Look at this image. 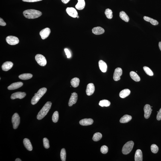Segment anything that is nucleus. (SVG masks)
<instances>
[{
  "instance_id": "1",
  "label": "nucleus",
  "mask_w": 161,
  "mask_h": 161,
  "mask_svg": "<svg viewBox=\"0 0 161 161\" xmlns=\"http://www.w3.org/2000/svg\"><path fill=\"white\" fill-rule=\"evenodd\" d=\"M23 14L25 18L28 19H34L42 15V12L34 9H28L25 10Z\"/></svg>"
},
{
  "instance_id": "2",
  "label": "nucleus",
  "mask_w": 161,
  "mask_h": 161,
  "mask_svg": "<svg viewBox=\"0 0 161 161\" xmlns=\"http://www.w3.org/2000/svg\"><path fill=\"white\" fill-rule=\"evenodd\" d=\"M51 105L52 103L51 102H47L38 113L37 116V119L39 120L43 119L49 111Z\"/></svg>"
},
{
  "instance_id": "3",
  "label": "nucleus",
  "mask_w": 161,
  "mask_h": 161,
  "mask_svg": "<svg viewBox=\"0 0 161 161\" xmlns=\"http://www.w3.org/2000/svg\"><path fill=\"white\" fill-rule=\"evenodd\" d=\"M47 91V89L45 87L39 89L37 93L35 94L34 96L32 99L31 104L33 105L36 104L46 93Z\"/></svg>"
},
{
  "instance_id": "4",
  "label": "nucleus",
  "mask_w": 161,
  "mask_h": 161,
  "mask_svg": "<svg viewBox=\"0 0 161 161\" xmlns=\"http://www.w3.org/2000/svg\"><path fill=\"white\" fill-rule=\"evenodd\" d=\"M134 143L132 141H129L124 145L122 149V153L124 155H127L130 153L133 148Z\"/></svg>"
},
{
  "instance_id": "5",
  "label": "nucleus",
  "mask_w": 161,
  "mask_h": 161,
  "mask_svg": "<svg viewBox=\"0 0 161 161\" xmlns=\"http://www.w3.org/2000/svg\"><path fill=\"white\" fill-rule=\"evenodd\" d=\"M35 59L38 64L42 66H44L47 64V60L44 56L40 54H37L35 56Z\"/></svg>"
},
{
  "instance_id": "6",
  "label": "nucleus",
  "mask_w": 161,
  "mask_h": 161,
  "mask_svg": "<svg viewBox=\"0 0 161 161\" xmlns=\"http://www.w3.org/2000/svg\"><path fill=\"white\" fill-rule=\"evenodd\" d=\"M12 122L13 129L17 128L20 122V118L17 113H15L13 115L12 118Z\"/></svg>"
},
{
  "instance_id": "7",
  "label": "nucleus",
  "mask_w": 161,
  "mask_h": 161,
  "mask_svg": "<svg viewBox=\"0 0 161 161\" xmlns=\"http://www.w3.org/2000/svg\"><path fill=\"white\" fill-rule=\"evenodd\" d=\"M6 41L8 44L15 45L19 43V40L17 37L13 36H8L6 38Z\"/></svg>"
},
{
  "instance_id": "8",
  "label": "nucleus",
  "mask_w": 161,
  "mask_h": 161,
  "mask_svg": "<svg viewBox=\"0 0 161 161\" xmlns=\"http://www.w3.org/2000/svg\"><path fill=\"white\" fill-rule=\"evenodd\" d=\"M122 74V69L121 68H118L115 69L114 72L113 78L115 81L120 80V77Z\"/></svg>"
},
{
  "instance_id": "9",
  "label": "nucleus",
  "mask_w": 161,
  "mask_h": 161,
  "mask_svg": "<svg viewBox=\"0 0 161 161\" xmlns=\"http://www.w3.org/2000/svg\"><path fill=\"white\" fill-rule=\"evenodd\" d=\"M51 31L49 28H47L42 30L39 33V35L42 39L47 38L49 36Z\"/></svg>"
},
{
  "instance_id": "10",
  "label": "nucleus",
  "mask_w": 161,
  "mask_h": 161,
  "mask_svg": "<svg viewBox=\"0 0 161 161\" xmlns=\"http://www.w3.org/2000/svg\"><path fill=\"white\" fill-rule=\"evenodd\" d=\"M67 13L70 16L73 18L77 17L78 13L74 7H67L66 9Z\"/></svg>"
},
{
  "instance_id": "11",
  "label": "nucleus",
  "mask_w": 161,
  "mask_h": 161,
  "mask_svg": "<svg viewBox=\"0 0 161 161\" xmlns=\"http://www.w3.org/2000/svg\"><path fill=\"white\" fill-rule=\"evenodd\" d=\"M77 99H78V95L75 92L71 94V95L69 99L68 105L70 107H71L74 104L77 103Z\"/></svg>"
},
{
  "instance_id": "12",
  "label": "nucleus",
  "mask_w": 161,
  "mask_h": 161,
  "mask_svg": "<svg viewBox=\"0 0 161 161\" xmlns=\"http://www.w3.org/2000/svg\"><path fill=\"white\" fill-rule=\"evenodd\" d=\"M26 95V93L25 92H15L12 94L10 98L12 99H15L16 98L22 99L25 97Z\"/></svg>"
},
{
  "instance_id": "13",
  "label": "nucleus",
  "mask_w": 161,
  "mask_h": 161,
  "mask_svg": "<svg viewBox=\"0 0 161 161\" xmlns=\"http://www.w3.org/2000/svg\"><path fill=\"white\" fill-rule=\"evenodd\" d=\"M144 111L145 112L144 116L146 119H148L150 117L152 111L151 106L150 105L146 104L144 107Z\"/></svg>"
},
{
  "instance_id": "14",
  "label": "nucleus",
  "mask_w": 161,
  "mask_h": 161,
  "mask_svg": "<svg viewBox=\"0 0 161 161\" xmlns=\"http://www.w3.org/2000/svg\"><path fill=\"white\" fill-rule=\"evenodd\" d=\"M95 90V87L93 83H89L87 85L86 90V94L87 95L90 96L94 93Z\"/></svg>"
},
{
  "instance_id": "15",
  "label": "nucleus",
  "mask_w": 161,
  "mask_h": 161,
  "mask_svg": "<svg viewBox=\"0 0 161 161\" xmlns=\"http://www.w3.org/2000/svg\"><path fill=\"white\" fill-rule=\"evenodd\" d=\"M23 85V83L21 82H18L12 83L11 85L7 87V89L9 90H14L22 86Z\"/></svg>"
},
{
  "instance_id": "16",
  "label": "nucleus",
  "mask_w": 161,
  "mask_h": 161,
  "mask_svg": "<svg viewBox=\"0 0 161 161\" xmlns=\"http://www.w3.org/2000/svg\"><path fill=\"white\" fill-rule=\"evenodd\" d=\"M13 66V64L11 62H6L3 64L1 66L3 71H7L11 69Z\"/></svg>"
},
{
  "instance_id": "17",
  "label": "nucleus",
  "mask_w": 161,
  "mask_h": 161,
  "mask_svg": "<svg viewBox=\"0 0 161 161\" xmlns=\"http://www.w3.org/2000/svg\"><path fill=\"white\" fill-rule=\"evenodd\" d=\"M93 122V120L91 118H85L80 121V124L81 125L86 126L91 125Z\"/></svg>"
},
{
  "instance_id": "18",
  "label": "nucleus",
  "mask_w": 161,
  "mask_h": 161,
  "mask_svg": "<svg viewBox=\"0 0 161 161\" xmlns=\"http://www.w3.org/2000/svg\"><path fill=\"white\" fill-rule=\"evenodd\" d=\"M23 142L24 146L27 150L29 151L32 150V146L29 139L25 138L23 140Z\"/></svg>"
},
{
  "instance_id": "19",
  "label": "nucleus",
  "mask_w": 161,
  "mask_h": 161,
  "mask_svg": "<svg viewBox=\"0 0 161 161\" xmlns=\"http://www.w3.org/2000/svg\"><path fill=\"white\" fill-rule=\"evenodd\" d=\"M99 66L102 72L105 73L107 71V65L106 63L102 60H100L98 62Z\"/></svg>"
},
{
  "instance_id": "20",
  "label": "nucleus",
  "mask_w": 161,
  "mask_h": 161,
  "mask_svg": "<svg viewBox=\"0 0 161 161\" xmlns=\"http://www.w3.org/2000/svg\"><path fill=\"white\" fill-rule=\"evenodd\" d=\"M92 32L95 35H100L103 34L104 32V30L102 28L100 27H95L92 30Z\"/></svg>"
},
{
  "instance_id": "21",
  "label": "nucleus",
  "mask_w": 161,
  "mask_h": 161,
  "mask_svg": "<svg viewBox=\"0 0 161 161\" xmlns=\"http://www.w3.org/2000/svg\"><path fill=\"white\" fill-rule=\"evenodd\" d=\"M135 161H143V155L142 152L140 150H137L135 153Z\"/></svg>"
},
{
  "instance_id": "22",
  "label": "nucleus",
  "mask_w": 161,
  "mask_h": 161,
  "mask_svg": "<svg viewBox=\"0 0 161 161\" xmlns=\"http://www.w3.org/2000/svg\"><path fill=\"white\" fill-rule=\"evenodd\" d=\"M78 2L75 6L76 8L78 10H82L84 8L85 2L84 0H78Z\"/></svg>"
},
{
  "instance_id": "23",
  "label": "nucleus",
  "mask_w": 161,
  "mask_h": 161,
  "mask_svg": "<svg viewBox=\"0 0 161 161\" xmlns=\"http://www.w3.org/2000/svg\"><path fill=\"white\" fill-rule=\"evenodd\" d=\"M132 117L130 115H125L123 116L120 119V122L121 123H126L131 120Z\"/></svg>"
},
{
  "instance_id": "24",
  "label": "nucleus",
  "mask_w": 161,
  "mask_h": 161,
  "mask_svg": "<svg viewBox=\"0 0 161 161\" xmlns=\"http://www.w3.org/2000/svg\"><path fill=\"white\" fill-rule=\"evenodd\" d=\"M130 91L128 89H125L122 90L120 92L119 96L122 98H124L130 94Z\"/></svg>"
},
{
  "instance_id": "25",
  "label": "nucleus",
  "mask_w": 161,
  "mask_h": 161,
  "mask_svg": "<svg viewBox=\"0 0 161 161\" xmlns=\"http://www.w3.org/2000/svg\"><path fill=\"white\" fill-rule=\"evenodd\" d=\"M130 75L131 78L134 81L138 82L140 81V77L134 71H132L130 73Z\"/></svg>"
},
{
  "instance_id": "26",
  "label": "nucleus",
  "mask_w": 161,
  "mask_h": 161,
  "mask_svg": "<svg viewBox=\"0 0 161 161\" xmlns=\"http://www.w3.org/2000/svg\"><path fill=\"white\" fill-rule=\"evenodd\" d=\"M144 20L147 22H149L152 25H158L159 22H158L156 20L152 19L149 17L147 16H144Z\"/></svg>"
},
{
  "instance_id": "27",
  "label": "nucleus",
  "mask_w": 161,
  "mask_h": 161,
  "mask_svg": "<svg viewBox=\"0 0 161 161\" xmlns=\"http://www.w3.org/2000/svg\"><path fill=\"white\" fill-rule=\"evenodd\" d=\"M33 75L31 74H24L19 75V78L21 80H26L32 78Z\"/></svg>"
},
{
  "instance_id": "28",
  "label": "nucleus",
  "mask_w": 161,
  "mask_h": 161,
  "mask_svg": "<svg viewBox=\"0 0 161 161\" xmlns=\"http://www.w3.org/2000/svg\"><path fill=\"white\" fill-rule=\"evenodd\" d=\"M80 80L78 78H74L71 80V84L73 87H78L79 85Z\"/></svg>"
},
{
  "instance_id": "29",
  "label": "nucleus",
  "mask_w": 161,
  "mask_h": 161,
  "mask_svg": "<svg viewBox=\"0 0 161 161\" xmlns=\"http://www.w3.org/2000/svg\"><path fill=\"white\" fill-rule=\"evenodd\" d=\"M120 17L123 20L126 22H128L129 21V18L126 13L124 11H121L120 13Z\"/></svg>"
},
{
  "instance_id": "30",
  "label": "nucleus",
  "mask_w": 161,
  "mask_h": 161,
  "mask_svg": "<svg viewBox=\"0 0 161 161\" xmlns=\"http://www.w3.org/2000/svg\"><path fill=\"white\" fill-rule=\"evenodd\" d=\"M110 102L107 100H103L100 101L99 105L102 107H107L110 106Z\"/></svg>"
},
{
  "instance_id": "31",
  "label": "nucleus",
  "mask_w": 161,
  "mask_h": 161,
  "mask_svg": "<svg viewBox=\"0 0 161 161\" xmlns=\"http://www.w3.org/2000/svg\"><path fill=\"white\" fill-rule=\"evenodd\" d=\"M102 135L100 133H96L94 134L92 140L95 142H98L102 137Z\"/></svg>"
},
{
  "instance_id": "32",
  "label": "nucleus",
  "mask_w": 161,
  "mask_h": 161,
  "mask_svg": "<svg viewBox=\"0 0 161 161\" xmlns=\"http://www.w3.org/2000/svg\"><path fill=\"white\" fill-rule=\"evenodd\" d=\"M106 16L108 19H111L113 18V12L112 10L109 8L106 9L105 12Z\"/></svg>"
},
{
  "instance_id": "33",
  "label": "nucleus",
  "mask_w": 161,
  "mask_h": 161,
  "mask_svg": "<svg viewBox=\"0 0 161 161\" xmlns=\"http://www.w3.org/2000/svg\"><path fill=\"white\" fill-rule=\"evenodd\" d=\"M66 150L64 148L62 149L60 153V157L62 161L66 160Z\"/></svg>"
},
{
  "instance_id": "34",
  "label": "nucleus",
  "mask_w": 161,
  "mask_h": 161,
  "mask_svg": "<svg viewBox=\"0 0 161 161\" xmlns=\"http://www.w3.org/2000/svg\"><path fill=\"white\" fill-rule=\"evenodd\" d=\"M59 118V115L58 112H55L53 114L52 117V121L54 123H57L58 121Z\"/></svg>"
},
{
  "instance_id": "35",
  "label": "nucleus",
  "mask_w": 161,
  "mask_h": 161,
  "mask_svg": "<svg viewBox=\"0 0 161 161\" xmlns=\"http://www.w3.org/2000/svg\"><path fill=\"white\" fill-rule=\"evenodd\" d=\"M143 69L147 75L151 76L153 75V71L148 67L144 66L143 67Z\"/></svg>"
},
{
  "instance_id": "36",
  "label": "nucleus",
  "mask_w": 161,
  "mask_h": 161,
  "mask_svg": "<svg viewBox=\"0 0 161 161\" xmlns=\"http://www.w3.org/2000/svg\"><path fill=\"white\" fill-rule=\"evenodd\" d=\"M151 149L152 152L155 154L158 152L159 149L157 146L155 144H153L151 146Z\"/></svg>"
},
{
  "instance_id": "37",
  "label": "nucleus",
  "mask_w": 161,
  "mask_h": 161,
  "mask_svg": "<svg viewBox=\"0 0 161 161\" xmlns=\"http://www.w3.org/2000/svg\"><path fill=\"white\" fill-rule=\"evenodd\" d=\"M43 145L45 148L48 149L50 147L49 141L46 138H44L43 139Z\"/></svg>"
},
{
  "instance_id": "38",
  "label": "nucleus",
  "mask_w": 161,
  "mask_h": 161,
  "mask_svg": "<svg viewBox=\"0 0 161 161\" xmlns=\"http://www.w3.org/2000/svg\"><path fill=\"white\" fill-rule=\"evenodd\" d=\"M108 149L107 146L105 145L103 146H102L100 149L101 152L104 154H106L108 152Z\"/></svg>"
},
{
  "instance_id": "39",
  "label": "nucleus",
  "mask_w": 161,
  "mask_h": 161,
  "mask_svg": "<svg viewBox=\"0 0 161 161\" xmlns=\"http://www.w3.org/2000/svg\"><path fill=\"white\" fill-rule=\"evenodd\" d=\"M64 50L68 58H70L71 56V54L69 50L67 48H65Z\"/></svg>"
},
{
  "instance_id": "40",
  "label": "nucleus",
  "mask_w": 161,
  "mask_h": 161,
  "mask_svg": "<svg viewBox=\"0 0 161 161\" xmlns=\"http://www.w3.org/2000/svg\"><path fill=\"white\" fill-rule=\"evenodd\" d=\"M157 119L158 120L160 121L161 120V108L158 112L157 116Z\"/></svg>"
},
{
  "instance_id": "41",
  "label": "nucleus",
  "mask_w": 161,
  "mask_h": 161,
  "mask_svg": "<svg viewBox=\"0 0 161 161\" xmlns=\"http://www.w3.org/2000/svg\"><path fill=\"white\" fill-rule=\"evenodd\" d=\"M0 25L1 26H5L6 25V23L4 22L2 18H0Z\"/></svg>"
},
{
  "instance_id": "42",
  "label": "nucleus",
  "mask_w": 161,
  "mask_h": 161,
  "mask_svg": "<svg viewBox=\"0 0 161 161\" xmlns=\"http://www.w3.org/2000/svg\"><path fill=\"white\" fill-rule=\"evenodd\" d=\"M23 1L27 2H37L42 0H22Z\"/></svg>"
},
{
  "instance_id": "43",
  "label": "nucleus",
  "mask_w": 161,
  "mask_h": 161,
  "mask_svg": "<svg viewBox=\"0 0 161 161\" xmlns=\"http://www.w3.org/2000/svg\"><path fill=\"white\" fill-rule=\"evenodd\" d=\"M70 0H61L62 2L65 4L67 3Z\"/></svg>"
},
{
  "instance_id": "44",
  "label": "nucleus",
  "mask_w": 161,
  "mask_h": 161,
  "mask_svg": "<svg viewBox=\"0 0 161 161\" xmlns=\"http://www.w3.org/2000/svg\"><path fill=\"white\" fill-rule=\"evenodd\" d=\"M159 49H160L161 51V42H159Z\"/></svg>"
},
{
  "instance_id": "45",
  "label": "nucleus",
  "mask_w": 161,
  "mask_h": 161,
  "mask_svg": "<svg viewBox=\"0 0 161 161\" xmlns=\"http://www.w3.org/2000/svg\"><path fill=\"white\" fill-rule=\"evenodd\" d=\"M15 161H21L22 160H21L20 159H19V158H17L15 160Z\"/></svg>"
},
{
  "instance_id": "46",
  "label": "nucleus",
  "mask_w": 161,
  "mask_h": 161,
  "mask_svg": "<svg viewBox=\"0 0 161 161\" xmlns=\"http://www.w3.org/2000/svg\"><path fill=\"white\" fill-rule=\"evenodd\" d=\"M77 17L78 18H79V16H77Z\"/></svg>"
}]
</instances>
